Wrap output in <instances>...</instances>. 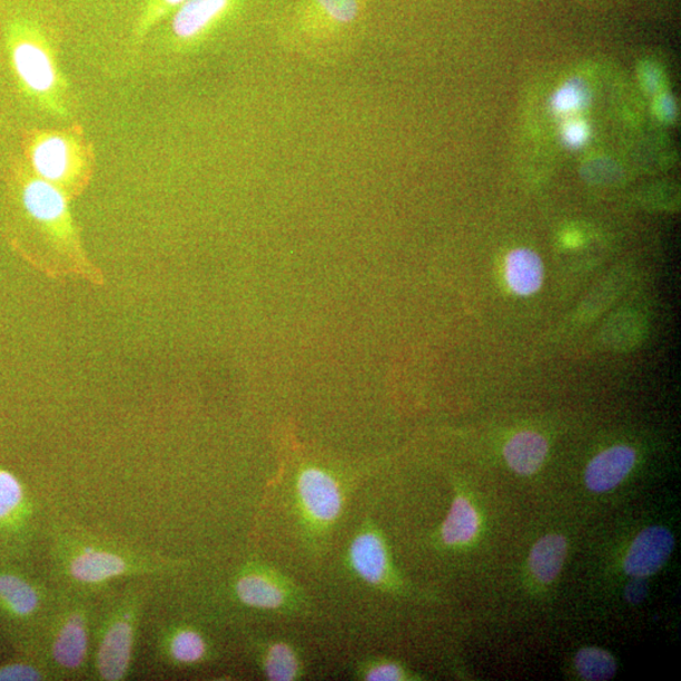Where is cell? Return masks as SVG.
Segmentation results:
<instances>
[{
	"mask_svg": "<svg viewBox=\"0 0 681 681\" xmlns=\"http://www.w3.org/2000/svg\"><path fill=\"white\" fill-rule=\"evenodd\" d=\"M166 564L107 539L78 532L56 536V573L78 592H97L127 576L157 573Z\"/></svg>",
	"mask_w": 681,
	"mask_h": 681,
	"instance_id": "cell-1",
	"label": "cell"
},
{
	"mask_svg": "<svg viewBox=\"0 0 681 681\" xmlns=\"http://www.w3.org/2000/svg\"><path fill=\"white\" fill-rule=\"evenodd\" d=\"M144 599L138 591H127L103 608L93 622L92 662L95 677L120 681L129 675L137 645Z\"/></svg>",
	"mask_w": 681,
	"mask_h": 681,
	"instance_id": "cell-2",
	"label": "cell"
},
{
	"mask_svg": "<svg viewBox=\"0 0 681 681\" xmlns=\"http://www.w3.org/2000/svg\"><path fill=\"white\" fill-rule=\"evenodd\" d=\"M364 0H305L287 36L293 51L322 60L333 57L340 36L362 21Z\"/></svg>",
	"mask_w": 681,
	"mask_h": 681,
	"instance_id": "cell-3",
	"label": "cell"
},
{
	"mask_svg": "<svg viewBox=\"0 0 681 681\" xmlns=\"http://www.w3.org/2000/svg\"><path fill=\"white\" fill-rule=\"evenodd\" d=\"M93 621L88 605L68 600L55 604L46 621V655L56 674L79 677L92 659Z\"/></svg>",
	"mask_w": 681,
	"mask_h": 681,
	"instance_id": "cell-4",
	"label": "cell"
},
{
	"mask_svg": "<svg viewBox=\"0 0 681 681\" xmlns=\"http://www.w3.org/2000/svg\"><path fill=\"white\" fill-rule=\"evenodd\" d=\"M46 591L26 575L0 572V611L18 623H46L52 610Z\"/></svg>",
	"mask_w": 681,
	"mask_h": 681,
	"instance_id": "cell-5",
	"label": "cell"
},
{
	"mask_svg": "<svg viewBox=\"0 0 681 681\" xmlns=\"http://www.w3.org/2000/svg\"><path fill=\"white\" fill-rule=\"evenodd\" d=\"M298 494L303 509L320 524L333 523L343 506V495L337 481L317 467H309L300 473Z\"/></svg>",
	"mask_w": 681,
	"mask_h": 681,
	"instance_id": "cell-6",
	"label": "cell"
},
{
	"mask_svg": "<svg viewBox=\"0 0 681 681\" xmlns=\"http://www.w3.org/2000/svg\"><path fill=\"white\" fill-rule=\"evenodd\" d=\"M675 546L674 535L664 526H650L632 542L624 571L631 576H648L657 574L668 562Z\"/></svg>",
	"mask_w": 681,
	"mask_h": 681,
	"instance_id": "cell-7",
	"label": "cell"
},
{
	"mask_svg": "<svg viewBox=\"0 0 681 681\" xmlns=\"http://www.w3.org/2000/svg\"><path fill=\"white\" fill-rule=\"evenodd\" d=\"M636 463V452L629 446H613L595 456L585 470V485L602 494L618 487Z\"/></svg>",
	"mask_w": 681,
	"mask_h": 681,
	"instance_id": "cell-8",
	"label": "cell"
},
{
	"mask_svg": "<svg viewBox=\"0 0 681 681\" xmlns=\"http://www.w3.org/2000/svg\"><path fill=\"white\" fill-rule=\"evenodd\" d=\"M22 201L32 219L45 226H61L68 219V203L61 189L42 178L24 186Z\"/></svg>",
	"mask_w": 681,
	"mask_h": 681,
	"instance_id": "cell-9",
	"label": "cell"
},
{
	"mask_svg": "<svg viewBox=\"0 0 681 681\" xmlns=\"http://www.w3.org/2000/svg\"><path fill=\"white\" fill-rule=\"evenodd\" d=\"M16 71L26 85L34 92H47L53 88L55 70L49 55L32 42H19L13 49Z\"/></svg>",
	"mask_w": 681,
	"mask_h": 681,
	"instance_id": "cell-10",
	"label": "cell"
},
{
	"mask_svg": "<svg viewBox=\"0 0 681 681\" xmlns=\"http://www.w3.org/2000/svg\"><path fill=\"white\" fill-rule=\"evenodd\" d=\"M231 0H187L174 18V32L181 40L200 37L230 7Z\"/></svg>",
	"mask_w": 681,
	"mask_h": 681,
	"instance_id": "cell-11",
	"label": "cell"
},
{
	"mask_svg": "<svg viewBox=\"0 0 681 681\" xmlns=\"http://www.w3.org/2000/svg\"><path fill=\"white\" fill-rule=\"evenodd\" d=\"M32 165L40 178L51 184L63 182L71 174L72 154L69 141L59 136L38 140L32 149Z\"/></svg>",
	"mask_w": 681,
	"mask_h": 681,
	"instance_id": "cell-12",
	"label": "cell"
},
{
	"mask_svg": "<svg viewBox=\"0 0 681 681\" xmlns=\"http://www.w3.org/2000/svg\"><path fill=\"white\" fill-rule=\"evenodd\" d=\"M505 279L516 296H533L542 288L544 265L539 255L530 249L520 248L507 254Z\"/></svg>",
	"mask_w": 681,
	"mask_h": 681,
	"instance_id": "cell-13",
	"label": "cell"
},
{
	"mask_svg": "<svg viewBox=\"0 0 681 681\" xmlns=\"http://www.w3.org/2000/svg\"><path fill=\"white\" fill-rule=\"evenodd\" d=\"M160 649L169 664L176 667L201 664L210 651L203 633L191 626H176L167 630Z\"/></svg>",
	"mask_w": 681,
	"mask_h": 681,
	"instance_id": "cell-14",
	"label": "cell"
},
{
	"mask_svg": "<svg viewBox=\"0 0 681 681\" xmlns=\"http://www.w3.org/2000/svg\"><path fill=\"white\" fill-rule=\"evenodd\" d=\"M547 451V442L542 434L524 431L510 438L504 448V457L517 475L530 476L543 466Z\"/></svg>",
	"mask_w": 681,
	"mask_h": 681,
	"instance_id": "cell-15",
	"label": "cell"
},
{
	"mask_svg": "<svg viewBox=\"0 0 681 681\" xmlns=\"http://www.w3.org/2000/svg\"><path fill=\"white\" fill-rule=\"evenodd\" d=\"M356 573L368 583L378 584L387 574V552L382 537L368 532L358 535L349 551Z\"/></svg>",
	"mask_w": 681,
	"mask_h": 681,
	"instance_id": "cell-16",
	"label": "cell"
},
{
	"mask_svg": "<svg viewBox=\"0 0 681 681\" xmlns=\"http://www.w3.org/2000/svg\"><path fill=\"white\" fill-rule=\"evenodd\" d=\"M235 593L240 602L253 609H279L286 602V592L277 581L261 573H248L235 583Z\"/></svg>",
	"mask_w": 681,
	"mask_h": 681,
	"instance_id": "cell-17",
	"label": "cell"
},
{
	"mask_svg": "<svg viewBox=\"0 0 681 681\" xmlns=\"http://www.w3.org/2000/svg\"><path fill=\"white\" fill-rule=\"evenodd\" d=\"M566 551V541L562 535L551 534L539 539L530 552V571L542 583L554 582L563 570Z\"/></svg>",
	"mask_w": 681,
	"mask_h": 681,
	"instance_id": "cell-18",
	"label": "cell"
},
{
	"mask_svg": "<svg viewBox=\"0 0 681 681\" xmlns=\"http://www.w3.org/2000/svg\"><path fill=\"white\" fill-rule=\"evenodd\" d=\"M480 519L470 500L463 496L453 501L448 516L442 526V539L447 545H463L473 541Z\"/></svg>",
	"mask_w": 681,
	"mask_h": 681,
	"instance_id": "cell-19",
	"label": "cell"
},
{
	"mask_svg": "<svg viewBox=\"0 0 681 681\" xmlns=\"http://www.w3.org/2000/svg\"><path fill=\"white\" fill-rule=\"evenodd\" d=\"M592 90L589 82L582 78H572L564 81L551 98V111L560 119L582 116L591 107Z\"/></svg>",
	"mask_w": 681,
	"mask_h": 681,
	"instance_id": "cell-20",
	"label": "cell"
},
{
	"mask_svg": "<svg viewBox=\"0 0 681 681\" xmlns=\"http://www.w3.org/2000/svg\"><path fill=\"white\" fill-rule=\"evenodd\" d=\"M264 671L270 680H295L300 673L298 657L286 643H274L264 657Z\"/></svg>",
	"mask_w": 681,
	"mask_h": 681,
	"instance_id": "cell-21",
	"label": "cell"
},
{
	"mask_svg": "<svg viewBox=\"0 0 681 681\" xmlns=\"http://www.w3.org/2000/svg\"><path fill=\"white\" fill-rule=\"evenodd\" d=\"M575 667L585 680L604 681L616 674V660L600 648H584L576 652Z\"/></svg>",
	"mask_w": 681,
	"mask_h": 681,
	"instance_id": "cell-22",
	"label": "cell"
},
{
	"mask_svg": "<svg viewBox=\"0 0 681 681\" xmlns=\"http://www.w3.org/2000/svg\"><path fill=\"white\" fill-rule=\"evenodd\" d=\"M24 490L13 473L0 468V524L13 522L24 509Z\"/></svg>",
	"mask_w": 681,
	"mask_h": 681,
	"instance_id": "cell-23",
	"label": "cell"
},
{
	"mask_svg": "<svg viewBox=\"0 0 681 681\" xmlns=\"http://www.w3.org/2000/svg\"><path fill=\"white\" fill-rule=\"evenodd\" d=\"M592 127L583 116L563 119L561 139L568 149L579 150L590 144Z\"/></svg>",
	"mask_w": 681,
	"mask_h": 681,
	"instance_id": "cell-24",
	"label": "cell"
},
{
	"mask_svg": "<svg viewBox=\"0 0 681 681\" xmlns=\"http://www.w3.org/2000/svg\"><path fill=\"white\" fill-rule=\"evenodd\" d=\"M638 80L642 91L650 97L667 90L665 71L655 61L645 60L639 63Z\"/></svg>",
	"mask_w": 681,
	"mask_h": 681,
	"instance_id": "cell-25",
	"label": "cell"
},
{
	"mask_svg": "<svg viewBox=\"0 0 681 681\" xmlns=\"http://www.w3.org/2000/svg\"><path fill=\"white\" fill-rule=\"evenodd\" d=\"M651 111L662 125H674L679 116L677 98L668 89L654 95Z\"/></svg>",
	"mask_w": 681,
	"mask_h": 681,
	"instance_id": "cell-26",
	"label": "cell"
},
{
	"mask_svg": "<svg viewBox=\"0 0 681 681\" xmlns=\"http://www.w3.org/2000/svg\"><path fill=\"white\" fill-rule=\"evenodd\" d=\"M46 678L45 670L33 664H27V662H14V664L0 668V681H32Z\"/></svg>",
	"mask_w": 681,
	"mask_h": 681,
	"instance_id": "cell-27",
	"label": "cell"
},
{
	"mask_svg": "<svg viewBox=\"0 0 681 681\" xmlns=\"http://www.w3.org/2000/svg\"><path fill=\"white\" fill-rule=\"evenodd\" d=\"M404 678V671L392 662H383L367 670V680L395 681Z\"/></svg>",
	"mask_w": 681,
	"mask_h": 681,
	"instance_id": "cell-28",
	"label": "cell"
},
{
	"mask_svg": "<svg viewBox=\"0 0 681 681\" xmlns=\"http://www.w3.org/2000/svg\"><path fill=\"white\" fill-rule=\"evenodd\" d=\"M632 579L624 589V599L631 604H640L648 598V582L647 579H640V576H632Z\"/></svg>",
	"mask_w": 681,
	"mask_h": 681,
	"instance_id": "cell-29",
	"label": "cell"
},
{
	"mask_svg": "<svg viewBox=\"0 0 681 681\" xmlns=\"http://www.w3.org/2000/svg\"><path fill=\"white\" fill-rule=\"evenodd\" d=\"M562 243L566 248H579L583 244V235L579 230H566L562 235Z\"/></svg>",
	"mask_w": 681,
	"mask_h": 681,
	"instance_id": "cell-30",
	"label": "cell"
},
{
	"mask_svg": "<svg viewBox=\"0 0 681 681\" xmlns=\"http://www.w3.org/2000/svg\"><path fill=\"white\" fill-rule=\"evenodd\" d=\"M166 2L170 6H181L187 2V0H166Z\"/></svg>",
	"mask_w": 681,
	"mask_h": 681,
	"instance_id": "cell-31",
	"label": "cell"
}]
</instances>
